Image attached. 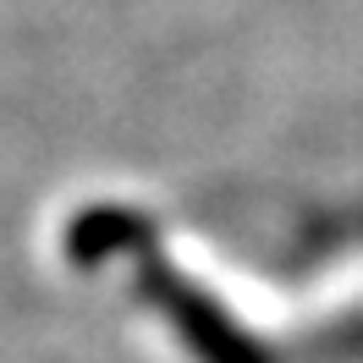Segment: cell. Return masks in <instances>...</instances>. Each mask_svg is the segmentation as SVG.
<instances>
[{
    "label": "cell",
    "instance_id": "1",
    "mask_svg": "<svg viewBox=\"0 0 363 363\" xmlns=\"http://www.w3.org/2000/svg\"><path fill=\"white\" fill-rule=\"evenodd\" d=\"M138 297L177 330L182 347L199 363H275L270 352L242 330V319L226 314L193 275H182L160 248L138 259Z\"/></svg>",
    "mask_w": 363,
    "mask_h": 363
},
{
    "label": "cell",
    "instance_id": "2",
    "mask_svg": "<svg viewBox=\"0 0 363 363\" xmlns=\"http://www.w3.org/2000/svg\"><path fill=\"white\" fill-rule=\"evenodd\" d=\"M67 264L72 270H105L111 259H143L155 253V220L127 204H89L67 220Z\"/></svg>",
    "mask_w": 363,
    "mask_h": 363
}]
</instances>
